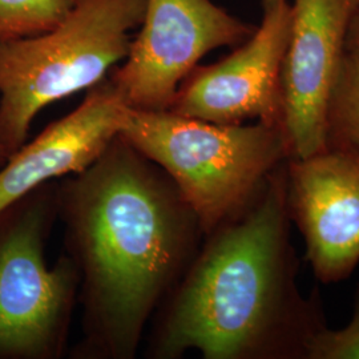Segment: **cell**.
<instances>
[{"instance_id":"1","label":"cell","mask_w":359,"mask_h":359,"mask_svg":"<svg viewBox=\"0 0 359 359\" xmlns=\"http://www.w3.org/2000/svg\"><path fill=\"white\" fill-rule=\"evenodd\" d=\"M65 255L80 276L76 359H135L156 311L204 241L167 173L117 135L84 170L57 181Z\"/></svg>"},{"instance_id":"2","label":"cell","mask_w":359,"mask_h":359,"mask_svg":"<svg viewBox=\"0 0 359 359\" xmlns=\"http://www.w3.org/2000/svg\"><path fill=\"white\" fill-rule=\"evenodd\" d=\"M287 163V161H286ZM286 163L244 213L204 237L192 264L156 311L145 354L179 359H298L322 326L317 293L297 286Z\"/></svg>"},{"instance_id":"3","label":"cell","mask_w":359,"mask_h":359,"mask_svg":"<svg viewBox=\"0 0 359 359\" xmlns=\"http://www.w3.org/2000/svg\"><path fill=\"white\" fill-rule=\"evenodd\" d=\"M118 135L176 184L204 237L244 213L292 157L283 126L265 121L228 126L127 107Z\"/></svg>"},{"instance_id":"4","label":"cell","mask_w":359,"mask_h":359,"mask_svg":"<svg viewBox=\"0 0 359 359\" xmlns=\"http://www.w3.org/2000/svg\"><path fill=\"white\" fill-rule=\"evenodd\" d=\"M147 0H83L50 31L0 41V145L7 154L28 139L48 105L103 81L128 55Z\"/></svg>"},{"instance_id":"5","label":"cell","mask_w":359,"mask_h":359,"mask_svg":"<svg viewBox=\"0 0 359 359\" xmlns=\"http://www.w3.org/2000/svg\"><path fill=\"white\" fill-rule=\"evenodd\" d=\"M57 181L0 212V359H60L67 351L80 276L67 255L46 264Z\"/></svg>"},{"instance_id":"6","label":"cell","mask_w":359,"mask_h":359,"mask_svg":"<svg viewBox=\"0 0 359 359\" xmlns=\"http://www.w3.org/2000/svg\"><path fill=\"white\" fill-rule=\"evenodd\" d=\"M139 28L123 65L108 77L127 107L140 111L170 109L206 53L236 48L256 31L210 0H147Z\"/></svg>"},{"instance_id":"7","label":"cell","mask_w":359,"mask_h":359,"mask_svg":"<svg viewBox=\"0 0 359 359\" xmlns=\"http://www.w3.org/2000/svg\"><path fill=\"white\" fill-rule=\"evenodd\" d=\"M281 72V126L293 158L326 149V114L359 0H293Z\"/></svg>"},{"instance_id":"8","label":"cell","mask_w":359,"mask_h":359,"mask_svg":"<svg viewBox=\"0 0 359 359\" xmlns=\"http://www.w3.org/2000/svg\"><path fill=\"white\" fill-rule=\"evenodd\" d=\"M290 25L287 1L264 13L253 35L229 56L193 69L169 111L216 124H281V72Z\"/></svg>"},{"instance_id":"9","label":"cell","mask_w":359,"mask_h":359,"mask_svg":"<svg viewBox=\"0 0 359 359\" xmlns=\"http://www.w3.org/2000/svg\"><path fill=\"white\" fill-rule=\"evenodd\" d=\"M286 198L316 278L346 280L359 264V158L335 148L290 157Z\"/></svg>"},{"instance_id":"10","label":"cell","mask_w":359,"mask_h":359,"mask_svg":"<svg viewBox=\"0 0 359 359\" xmlns=\"http://www.w3.org/2000/svg\"><path fill=\"white\" fill-rule=\"evenodd\" d=\"M127 104L107 76L71 114L53 121L0 168V212L39 187L75 175L118 135Z\"/></svg>"},{"instance_id":"11","label":"cell","mask_w":359,"mask_h":359,"mask_svg":"<svg viewBox=\"0 0 359 359\" xmlns=\"http://www.w3.org/2000/svg\"><path fill=\"white\" fill-rule=\"evenodd\" d=\"M326 148L359 158V62L345 55L326 114Z\"/></svg>"},{"instance_id":"12","label":"cell","mask_w":359,"mask_h":359,"mask_svg":"<svg viewBox=\"0 0 359 359\" xmlns=\"http://www.w3.org/2000/svg\"><path fill=\"white\" fill-rule=\"evenodd\" d=\"M83 0H0V41L47 32Z\"/></svg>"},{"instance_id":"13","label":"cell","mask_w":359,"mask_h":359,"mask_svg":"<svg viewBox=\"0 0 359 359\" xmlns=\"http://www.w3.org/2000/svg\"><path fill=\"white\" fill-rule=\"evenodd\" d=\"M304 359H359V286L351 321L338 330L322 326L310 338Z\"/></svg>"},{"instance_id":"14","label":"cell","mask_w":359,"mask_h":359,"mask_svg":"<svg viewBox=\"0 0 359 359\" xmlns=\"http://www.w3.org/2000/svg\"><path fill=\"white\" fill-rule=\"evenodd\" d=\"M345 51L348 57L359 62V7L355 13L353 15L348 28H347Z\"/></svg>"},{"instance_id":"15","label":"cell","mask_w":359,"mask_h":359,"mask_svg":"<svg viewBox=\"0 0 359 359\" xmlns=\"http://www.w3.org/2000/svg\"><path fill=\"white\" fill-rule=\"evenodd\" d=\"M262 1V10L264 13H268L270 10L281 6L286 0H261Z\"/></svg>"},{"instance_id":"16","label":"cell","mask_w":359,"mask_h":359,"mask_svg":"<svg viewBox=\"0 0 359 359\" xmlns=\"http://www.w3.org/2000/svg\"><path fill=\"white\" fill-rule=\"evenodd\" d=\"M10 158V154L6 152V149L0 145V168L6 164V161Z\"/></svg>"}]
</instances>
